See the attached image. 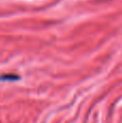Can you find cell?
Returning <instances> with one entry per match:
<instances>
[{"instance_id":"6da1fadb","label":"cell","mask_w":122,"mask_h":123,"mask_svg":"<svg viewBox=\"0 0 122 123\" xmlns=\"http://www.w3.org/2000/svg\"><path fill=\"white\" fill-rule=\"evenodd\" d=\"M19 76L17 74H1L0 76V81H16V80H19Z\"/></svg>"}]
</instances>
